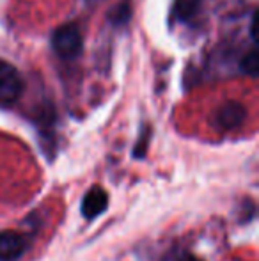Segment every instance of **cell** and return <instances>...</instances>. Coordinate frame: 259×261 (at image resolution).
Wrapping results in <instances>:
<instances>
[{
  "mask_svg": "<svg viewBox=\"0 0 259 261\" xmlns=\"http://www.w3.org/2000/svg\"><path fill=\"white\" fill-rule=\"evenodd\" d=\"M50 46L53 54L64 62H73L83 52V36L80 31L78 23L68 21V23L57 27L52 32L50 38Z\"/></svg>",
  "mask_w": 259,
  "mask_h": 261,
  "instance_id": "6da1fadb",
  "label": "cell"
},
{
  "mask_svg": "<svg viewBox=\"0 0 259 261\" xmlns=\"http://www.w3.org/2000/svg\"><path fill=\"white\" fill-rule=\"evenodd\" d=\"M25 91V80L18 68L0 59V107L11 109L20 101Z\"/></svg>",
  "mask_w": 259,
  "mask_h": 261,
  "instance_id": "7a4b0ae2",
  "label": "cell"
},
{
  "mask_svg": "<svg viewBox=\"0 0 259 261\" xmlns=\"http://www.w3.org/2000/svg\"><path fill=\"white\" fill-rule=\"evenodd\" d=\"M247 117V109L240 101H225L213 114V124L220 132L236 130L243 124Z\"/></svg>",
  "mask_w": 259,
  "mask_h": 261,
  "instance_id": "3957f363",
  "label": "cell"
},
{
  "mask_svg": "<svg viewBox=\"0 0 259 261\" xmlns=\"http://www.w3.org/2000/svg\"><path fill=\"white\" fill-rule=\"evenodd\" d=\"M31 240L18 231H0V261H18L28 251Z\"/></svg>",
  "mask_w": 259,
  "mask_h": 261,
  "instance_id": "277c9868",
  "label": "cell"
},
{
  "mask_svg": "<svg viewBox=\"0 0 259 261\" xmlns=\"http://www.w3.org/2000/svg\"><path fill=\"white\" fill-rule=\"evenodd\" d=\"M107 208H108V194L101 187H93V189L87 190L82 199V204H80V212H82V215L87 220L96 219Z\"/></svg>",
  "mask_w": 259,
  "mask_h": 261,
  "instance_id": "5b68a950",
  "label": "cell"
},
{
  "mask_svg": "<svg viewBox=\"0 0 259 261\" xmlns=\"http://www.w3.org/2000/svg\"><path fill=\"white\" fill-rule=\"evenodd\" d=\"M203 11V0H174L172 4V20L176 23L192 25Z\"/></svg>",
  "mask_w": 259,
  "mask_h": 261,
  "instance_id": "8992f818",
  "label": "cell"
},
{
  "mask_svg": "<svg viewBox=\"0 0 259 261\" xmlns=\"http://www.w3.org/2000/svg\"><path fill=\"white\" fill-rule=\"evenodd\" d=\"M236 68H238L240 73H243V75L256 79V76H257V52H256V45L250 46L249 52L240 55Z\"/></svg>",
  "mask_w": 259,
  "mask_h": 261,
  "instance_id": "52a82bcc",
  "label": "cell"
},
{
  "mask_svg": "<svg viewBox=\"0 0 259 261\" xmlns=\"http://www.w3.org/2000/svg\"><path fill=\"white\" fill-rule=\"evenodd\" d=\"M131 18V6L128 0H123L121 4H118L116 7H112V11L108 13V20L116 27H125Z\"/></svg>",
  "mask_w": 259,
  "mask_h": 261,
  "instance_id": "ba28073f",
  "label": "cell"
},
{
  "mask_svg": "<svg viewBox=\"0 0 259 261\" xmlns=\"http://www.w3.org/2000/svg\"><path fill=\"white\" fill-rule=\"evenodd\" d=\"M149 139H151V128L149 126H144L138 135V141L135 144V149H133V156L135 158H142L146 156L148 153V146H149Z\"/></svg>",
  "mask_w": 259,
  "mask_h": 261,
  "instance_id": "9c48e42d",
  "label": "cell"
},
{
  "mask_svg": "<svg viewBox=\"0 0 259 261\" xmlns=\"http://www.w3.org/2000/svg\"><path fill=\"white\" fill-rule=\"evenodd\" d=\"M89 2H98V0H89Z\"/></svg>",
  "mask_w": 259,
  "mask_h": 261,
  "instance_id": "30bf717a",
  "label": "cell"
}]
</instances>
